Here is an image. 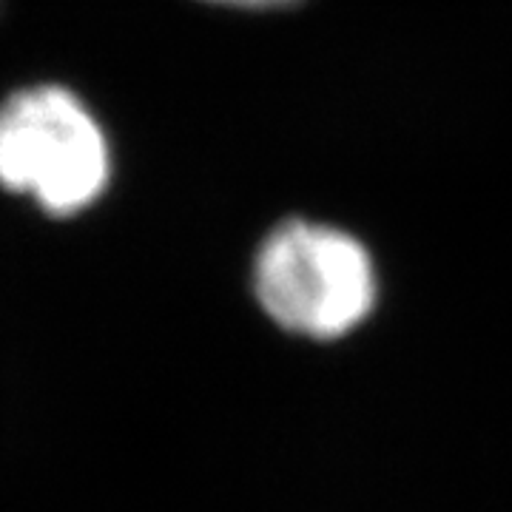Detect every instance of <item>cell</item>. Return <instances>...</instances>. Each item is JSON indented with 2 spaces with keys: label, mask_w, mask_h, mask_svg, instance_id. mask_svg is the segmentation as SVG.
Returning a JSON list of instances; mask_svg holds the SVG:
<instances>
[{
  "label": "cell",
  "mask_w": 512,
  "mask_h": 512,
  "mask_svg": "<svg viewBox=\"0 0 512 512\" xmlns=\"http://www.w3.org/2000/svg\"><path fill=\"white\" fill-rule=\"evenodd\" d=\"M225 9H239V12H279V9H293L305 0H202Z\"/></svg>",
  "instance_id": "3"
},
{
  "label": "cell",
  "mask_w": 512,
  "mask_h": 512,
  "mask_svg": "<svg viewBox=\"0 0 512 512\" xmlns=\"http://www.w3.org/2000/svg\"><path fill=\"white\" fill-rule=\"evenodd\" d=\"M254 293L279 328L339 339L376 305V268L359 239L322 222H279L254 259Z\"/></svg>",
  "instance_id": "1"
},
{
  "label": "cell",
  "mask_w": 512,
  "mask_h": 512,
  "mask_svg": "<svg viewBox=\"0 0 512 512\" xmlns=\"http://www.w3.org/2000/svg\"><path fill=\"white\" fill-rule=\"evenodd\" d=\"M111 180L109 140L63 86L20 89L0 106V185L29 194L52 217H74Z\"/></svg>",
  "instance_id": "2"
}]
</instances>
